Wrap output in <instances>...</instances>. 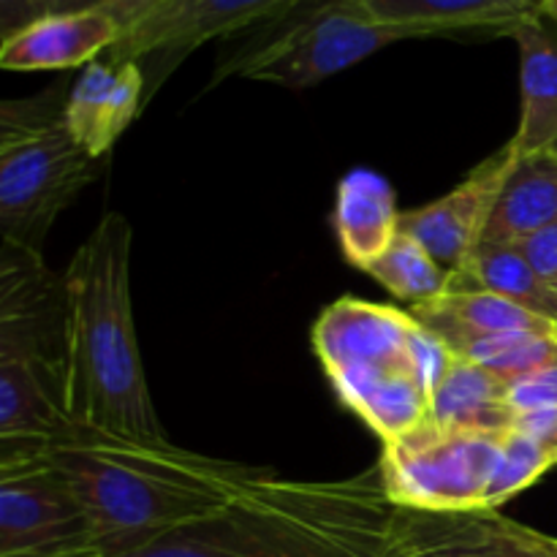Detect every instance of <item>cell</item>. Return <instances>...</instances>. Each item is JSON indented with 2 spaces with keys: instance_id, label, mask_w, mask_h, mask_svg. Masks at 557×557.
<instances>
[{
  "instance_id": "cell-1",
  "label": "cell",
  "mask_w": 557,
  "mask_h": 557,
  "mask_svg": "<svg viewBox=\"0 0 557 557\" xmlns=\"http://www.w3.org/2000/svg\"><path fill=\"white\" fill-rule=\"evenodd\" d=\"M38 457L82 500L107 557L218 515L261 473L169 438L139 441L76 424L58 438L38 441Z\"/></svg>"
},
{
  "instance_id": "cell-2",
  "label": "cell",
  "mask_w": 557,
  "mask_h": 557,
  "mask_svg": "<svg viewBox=\"0 0 557 557\" xmlns=\"http://www.w3.org/2000/svg\"><path fill=\"white\" fill-rule=\"evenodd\" d=\"M134 232L107 212L63 275L60 392L71 424L139 441H166L145 379L131 302Z\"/></svg>"
},
{
  "instance_id": "cell-3",
  "label": "cell",
  "mask_w": 557,
  "mask_h": 557,
  "mask_svg": "<svg viewBox=\"0 0 557 557\" xmlns=\"http://www.w3.org/2000/svg\"><path fill=\"white\" fill-rule=\"evenodd\" d=\"M381 471L305 482L261 471L223 511L120 557H400Z\"/></svg>"
},
{
  "instance_id": "cell-4",
  "label": "cell",
  "mask_w": 557,
  "mask_h": 557,
  "mask_svg": "<svg viewBox=\"0 0 557 557\" xmlns=\"http://www.w3.org/2000/svg\"><path fill=\"white\" fill-rule=\"evenodd\" d=\"M422 324L408 310L343 297L315 319L310 341L343 406L381 444L403 438L433 413V389L419 364Z\"/></svg>"
},
{
  "instance_id": "cell-5",
  "label": "cell",
  "mask_w": 557,
  "mask_h": 557,
  "mask_svg": "<svg viewBox=\"0 0 557 557\" xmlns=\"http://www.w3.org/2000/svg\"><path fill=\"white\" fill-rule=\"evenodd\" d=\"M54 92L0 107V243L41 250L65 207L98 177Z\"/></svg>"
},
{
  "instance_id": "cell-6",
  "label": "cell",
  "mask_w": 557,
  "mask_h": 557,
  "mask_svg": "<svg viewBox=\"0 0 557 557\" xmlns=\"http://www.w3.org/2000/svg\"><path fill=\"white\" fill-rule=\"evenodd\" d=\"M272 22L275 33L223 60L212 85L243 76L299 90L362 63L389 44L419 38L408 27L373 20L359 0H302Z\"/></svg>"
},
{
  "instance_id": "cell-7",
  "label": "cell",
  "mask_w": 557,
  "mask_h": 557,
  "mask_svg": "<svg viewBox=\"0 0 557 557\" xmlns=\"http://www.w3.org/2000/svg\"><path fill=\"white\" fill-rule=\"evenodd\" d=\"M0 444V557H107L82 500L38 457V441Z\"/></svg>"
},
{
  "instance_id": "cell-8",
  "label": "cell",
  "mask_w": 557,
  "mask_h": 557,
  "mask_svg": "<svg viewBox=\"0 0 557 557\" xmlns=\"http://www.w3.org/2000/svg\"><path fill=\"white\" fill-rule=\"evenodd\" d=\"M509 433V430H506ZM504 435L446 433L433 422L384 444L381 482L395 506L419 511L487 509Z\"/></svg>"
},
{
  "instance_id": "cell-9",
  "label": "cell",
  "mask_w": 557,
  "mask_h": 557,
  "mask_svg": "<svg viewBox=\"0 0 557 557\" xmlns=\"http://www.w3.org/2000/svg\"><path fill=\"white\" fill-rule=\"evenodd\" d=\"M299 3L302 0H163L125 27L103 58L114 65H141L147 107L169 76L207 41L277 20Z\"/></svg>"
},
{
  "instance_id": "cell-10",
  "label": "cell",
  "mask_w": 557,
  "mask_h": 557,
  "mask_svg": "<svg viewBox=\"0 0 557 557\" xmlns=\"http://www.w3.org/2000/svg\"><path fill=\"white\" fill-rule=\"evenodd\" d=\"M517 156L520 152L509 139L500 150L484 158L449 194L411 212H403L400 232L417 239L441 267L449 272L460 270L471 250L484 239Z\"/></svg>"
},
{
  "instance_id": "cell-11",
  "label": "cell",
  "mask_w": 557,
  "mask_h": 557,
  "mask_svg": "<svg viewBox=\"0 0 557 557\" xmlns=\"http://www.w3.org/2000/svg\"><path fill=\"white\" fill-rule=\"evenodd\" d=\"M65 294L41 250L0 243V351L25 354L60 368Z\"/></svg>"
},
{
  "instance_id": "cell-12",
  "label": "cell",
  "mask_w": 557,
  "mask_h": 557,
  "mask_svg": "<svg viewBox=\"0 0 557 557\" xmlns=\"http://www.w3.org/2000/svg\"><path fill=\"white\" fill-rule=\"evenodd\" d=\"M392 539L400 557H549L536 528L500 509L419 511L395 506Z\"/></svg>"
},
{
  "instance_id": "cell-13",
  "label": "cell",
  "mask_w": 557,
  "mask_h": 557,
  "mask_svg": "<svg viewBox=\"0 0 557 557\" xmlns=\"http://www.w3.org/2000/svg\"><path fill=\"white\" fill-rule=\"evenodd\" d=\"M145 90L139 63H87L65 96V125L82 150L101 161L145 109Z\"/></svg>"
},
{
  "instance_id": "cell-14",
  "label": "cell",
  "mask_w": 557,
  "mask_h": 557,
  "mask_svg": "<svg viewBox=\"0 0 557 557\" xmlns=\"http://www.w3.org/2000/svg\"><path fill=\"white\" fill-rule=\"evenodd\" d=\"M123 27L101 9L49 14L0 41L5 71H65L92 63L117 44Z\"/></svg>"
},
{
  "instance_id": "cell-15",
  "label": "cell",
  "mask_w": 557,
  "mask_h": 557,
  "mask_svg": "<svg viewBox=\"0 0 557 557\" xmlns=\"http://www.w3.org/2000/svg\"><path fill=\"white\" fill-rule=\"evenodd\" d=\"M373 20L408 27L419 38L511 36L517 25L544 14L547 0H359Z\"/></svg>"
},
{
  "instance_id": "cell-16",
  "label": "cell",
  "mask_w": 557,
  "mask_h": 557,
  "mask_svg": "<svg viewBox=\"0 0 557 557\" xmlns=\"http://www.w3.org/2000/svg\"><path fill=\"white\" fill-rule=\"evenodd\" d=\"M60 392V368L0 351V441H52L71 430Z\"/></svg>"
},
{
  "instance_id": "cell-17",
  "label": "cell",
  "mask_w": 557,
  "mask_h": 557,
  "mask_svg": "<svg viewBox=\"0 0 557 557\" xmlns=\"http://www.w3.org/2000/svg\"><path fill=\"white\" fill-rule=\"evenodd\" d=\"M400 218L395 188L373 169H354L337 185L332 228L348 264L362 272L395 243Z\"/></svg>"
},
{
  "instance_id": "cell-18",
  "label": "cell",
  "mask_w": 557,
  "mask_h": 557,
  "mask_svg": "<svg viewBox=\"0 0 557 557\" xmlns=\"http://www.w3.org/2000/svg\"><path fill=\"white\" fill-rule=\"evenodd\" d=\"M520 49V125L511 145L517 152L557 147V25L547 14L511 30Z\"/></svg>"
},
{
  "instance_id": "cell-19",
  "label": "cell",
  "mask_w": 557,
  "mask_h": 557,
  "mask_svg": "<svg viewBox=\"0 0 557 557\" xmlns=\"http://www.w3.org/2000/svg\"><path fill=\"white\" fill-rule=\"evenodd\" d=\"M430 422L446 433L504 435L515 422L509 384L482 364L455 357L433 395Z\"/></svg>"
},
{
  "instance_id": "cell-20",
  "label": "cell",
  "mask_w": 557,
  "mask_h": 557,
  "mask_svg": "<svg viewBox=\"0 0 557 557\" xmlns=\"http://www.w3.org/2000/svg\"><path fill=\"white\" fill-rule=\"evenodd\" d=\"M408 313L438 335L451 351H460L468 341L511 330H557L531 308L490 292H446L433 302L411 305Z\"/></svg>"
},
{
  "instance_id": "cell-21",
  "label": "cell",
  "mask_w": 557,
  "mask_h": 557,
  "mask_svg": "<svg viewBox=\"0 0 557 557\" xmlns=\"http://www.w3.org/2000/svg\"><path fill=\"white\" fill-rule=\"evenodd\" d=\"M557 221V147L522 152L487 223V243H517Z\"/></svg>"
},
{
  "instance_id": "cell-22",
  "label": "cell",
  "mask_w": 557,
  "mask_h": 557,
  "mask_svg": "<svg viewBox=\"0 0 557 557\" xmlns=\"http://www.w3.org/2000/svg\"><path fill=\"white\" fill-rule=\"evenodd\" d=\"M449 292H490L520 302L533 313L555 321V294L536 275L515 243H482L471 250L466 264L451 272Z\"/></svg>"
},
{
  "instance_id": "cell-23",
  "label": "cell",
  "mask_w": 557,
  "mask_h": 557,
  "mask_svg": "<svg viewBox=\"0 0 557 557\" xmlns=\"http://www.w3.org/2000/svg\"><path fill=\"white\" fill-rule=\"evenodd\" d=\"M364 272L373 281H379L392 297L411 305L438 299L441 294L449 292L451 277V272L446 267H441L417 239L403 232L386 248V253L381 259H375Z\"/></svg>"
},
{
  "instance_id": "cell-24",
  "label": "cell",
  "mask_w": 557,
  "mask_h": 557,
  "mask_svg": "<svg viewBox=\"0 0 557 557\" xmlns=\"http://www.w3.org/2000/svg\"><path fill=\"white\" fill-rule=\"evenodd\" d=\"M457 357L482 364L506 384L557 364V330H511L468 341Z\"/></svg>"
},
{
  "instance_id": "cell-25",
  "label": "cell",
  "mask_w": 557,
  "mask_h": 557,
  "mask_svg": "<svg viewBox=\"0 0 557 557\" xmlns=\"http://www.w3.org/2000/svg\"><path fill=\"white\" fill-rule=\"evenodd\" d=\"M557 466V455L539 441L509 430L500 438V457L495 468L493 484L487 493V509H500L515 495L536 484L539 479Z\"/></svg>"
},
{
  "instance_id": "cell-26",
  "label": "cell",
  "mask_w": 557,
  "mask_h": 557,
  "mask_svg": "<svg viewBox=\"0 0 557 557\" xmlns=\"http://www.w3.org/2000/svg\"><path fill=\"white\" fill-rule=\"evenodd\" d=\"M509 403L515 417L517 413L557 408V364H549V368L536 370V373L511 381Z\"/></svg>"
},
{
  "instance_id": "cell-27",
  "label": "cell",
  "mask_w": 557,
  "mask_h": 557,
  "mask_svg": "<svg viewBox=\"0 0 557 557\" xmlns=\"http://www.w3.org/2000/svg\"><path fill=\"white\" fill-rule=\"evenodd\" d=\"M515 245L522 250L528 264L536 270V275L553 286L557 281V221L539 228V232L528 234V237L517 239Z\"/></svg>"
},
{
  "instance_id": "cell-28",
  "label": "cell",
  "mask_w": 557,
  "mask_h": 557,
  "mask_svg": "<svg viewBox=\"0 0 557 557\" xmlns=\"http://www.w3.org/2000/svg\"><path fill=\"white\" fill-rule=\"evenodd\" d=\"M36 0H0V41L41 20Z\"/></svg>"
},
{
  "instance_id": "cell-29",
  "label": "cell",
  "mask_w": 557,
  "mask_h": 557,
  "mask_svg": "<svg viewBox=\"0 0 557 557\" xmlns=\"http://www.w3.org/2000/svg\"><path fill=\"white\" fill-rule=\"evenodd\" d=\"M158 3H163V0H103L98 9H101L103 14L112 16V20L125 30V27L134 25L139 16H145L147 11L156 9Z\"/></svg>"
},
{
  "instance_id": "cell-30",
  "label": "cell",
  "mask_w": 557,
  "mask_h": 557,
  "mask_svg": "<svg viewBox=\"0 0 557 557\" xmlns=\"http://www.w3.org/2000/svg\"><path fill=\"white\" fill-rule=\"evenodd\" d=\"M103 0H36L38 11L44 16L49 14H79V11L98 9Z\"/></svg>"
},
{
  "instance_id": "cell-31",
  "label": "cell",
  "mask_w": 557,
  "mask_h": 557,
  "mask_svg": "<svg viewBox=\"0 0 557 557\" xmlns=\"http://www.w3.org/2000/svg\"><path fill=\"white\" fill-rule=\"evenodd\" d=\"M536 539H539V544H542L544 553H547L549 557H557V536H549V533L536 531Z\"/></svg>"
},
{
  "instance_id": "cell-32",
  "label": "cell",
  "mask_w": 557,
  "mask_h": 557,
  "mask_svg": "<svg viewBox=\"0 0 557 557\" xmlns=\"http://www.w3.org/2000/svg\"><path fill=\"white\" fill-rule=\"evenodd\" d=\"M544 14H547L549 20L557 25V0H547V5H544Z\"/></svg>"
},
{
  "instance_id": "cell-33",
  "label": "cell",
  "mask_w": 557,
  "mask_h": 557,
  "mask_svg": "<svg viewBox=\"0 0 557 557\" xmlns=\"http://www.w3.org/2000/svg\"><path fill=\"white\" fill-rule=\"evenodd\" d=\"M553 294H555V321H557V281L553 283Z\"/></svg>"
}]
</instances>
